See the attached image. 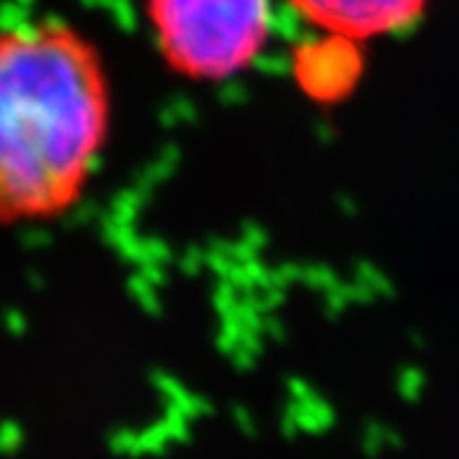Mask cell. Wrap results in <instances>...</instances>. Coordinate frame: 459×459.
Segmentation results:
<instances>
[{
  "label": "cell",
  "mask_w": 459,
  "mask_h": 459,
  "mask_svg": "<svg viewBox=\"0 0 459 459\" xmlns=\"http://www.w3.org/2000/svg\"><path fill=\"white\" fill-rule=\"evenodd\" d=\"M113 126V87L92 39L62 18L0 21V225L80 204Z\"/></svg>",
  "instance_id": "1"
},
{
  "label": "cell",
  "mask_w": 459,
  "mask_h": 459,
  "mask_svg": "<svg viewBox=\"0 0 459 459\" xmlns=\"http://www.w3.org/2000/svg\"><path fill=\"white\" fill-rule=\"evenodd\" d=\"M153 47L195 82H225L258 62L273 31V0H146Z\"/></svg>",
  "instance_id": "2"
},
{
  "label": "cell",
  "mask_w": 459,
  "mask_h": 459,
  "mask_svg": "<svg viewBox=\"0 0 459 459\" xmlns=\"http://www.w3.org/2000/svg\"><path fill=\"white\" fill-rule=\"evenodd\" d=\"M289 5L312 31L368 44L416 26L429 0H289Z\"/></svg>",
  "instance_id": "3"
},
{
  "label": "cell",
  "mask_w": 459,
  "mask_h": 459,
  "mask_svg": "<svg viewBox=\"0 0 459 459\" xmlns=\"http://www.w3.org/2000/svg\"><path fill=\"white\" fill-rule=\"evenodd\" d=\"M291 74L301 95L319 105L347 100L365 74V44L312 31L291 51Z\"/></svg>",
  "instance_id": "4"
}]
</instances>
